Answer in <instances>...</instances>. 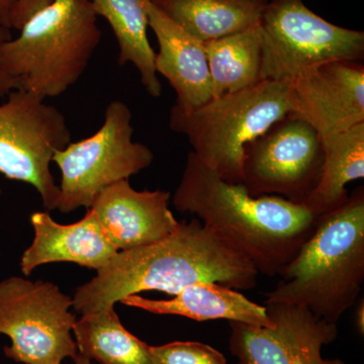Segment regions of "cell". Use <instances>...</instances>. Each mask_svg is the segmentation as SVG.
<instances>
[{"mask_svg":"<svg viewBox=\"0 0 364 364\" xmlns=\"http://www.w3.org/2000/svg\"><path fill=\"white\" fill-rule=\"evenodd\" d=\"M151 352L156 364H227L221 352L200 342H171L151 346Z\"/></svg>","mask_w":364,"mask_h":364,"instance_id":"obj_22","label":"cell"},{"mask_svg":"<svg viewBox=\"0 0 364 364\" xmlns=\"http://www.w3.org/2000/svg\"><path fill=\"white\" fill-rule=\"evenodd\" d=\"M172 203L179 213L196 215L269 277L296 257L318 218L306 205L277 196H253L243 183L223 181L193 151Z\"/></svg>","mask_w":364,"mask_h":364,"instance_id":"obj_2","label":"cell"},{"mask_svg":"<svg viewBox=\"0 0 364 364\" xmlns=\"http://www.w3.org/2000/svg\"><path fill=\"white\" fill-rule=\"evenodd\" d=\"M169 191H138L129 179L105 188L90 208L119 251L149 245L173 233L179 222L169 208Z\"/></svg>","mask_w":364,"mask_h":364,"instance_id":"obj_13","label":"cell"},{"mask_svg":"<svg viewBox=\"0 0 364 364\" xmlns=\"http://www.w3.org/2000/svg\"><path fill=\"white\" fill-rule=\"evenodd\" d=\"M203 44L212 80L213 98L246 90L263 80L259 25Z\"/></svg>","mask_w":364,"mask_h":364,"instance_id":"obj_20","label":"cell"},{"mask_svg":"<svg viewBox=\"0 0 364 364\" xmlns=\"http://www.w3.org/2000/svg\"><path fill=\"white\" fill-rule=\"evenodd\" d=\"M265 304L303 306L337 324L355 303L364 282V188L341 207L320 215L312 235L279 273Z\"/></svg>","mask_w":364,"mask_h":364,"instance_id":"obj_3","label":"cell"},{"mask_svg":"<svg viewBox=\"0 0 364 364\" xmlns=\"http://www.w3.org/2000/svg\"><path fill=\"white\" fill-rule=\"evenodd\" d=\"M263 80H291L333 61H363L364 33L334 25L303 0H268L260 21Z\"/></svg>","mask_w":364,"mask_h":364,"instance_id":"obj_7","label":"cell"},{"mask_svg":"<svg viewBox=\"0 0 364 364\" xmlns=\"http://www.w3.org/2000/svg\"><path fill=\"white\" fill-rule=\"evenodd\" d=\"M2 191L1 189H0V196H1Z\"/></svg>","mask_w":364,"mask_h":364,"instance_id":"obj_28","label":"cell"},{"mask_svg":"<svg viewBox=\"0 0 364 364\" xmlns=\"http://www.w3.org/2000/svg\"><path fill=\"white\" fill-rule=\"evenodd\" d=\"M7 97L0 105V174L31 184L46 210H57L60 191L51 162L71 143L65 117L31 91L14 90Z\"/></svg>","mask_w":364,"mask_h":364,"instance_id":"obj_9","label":"cell"},{"mask_svg":"<svg viewBox=\"0 0 364 364\" xmlns=\"http://www.w3.org/2000/svg\"><path fill=\"white\" fill-rule=\"evenodd\" d=\"M145 7L148 26L159 45L155 69L176 91L174 105L183 112L202 107L213 98L205 44L170 20L150 0Z\"/></svg>","mask_w":364,"mask_h":364,"instance_id":"obj_14","label":"cell"},{"mask_svg":"<svg viewBox=\"0 0 364 364\" xmlns=\"http://www.w3.org/2000/svg\"><path fill=\"white\" fill-rule=\"evenodd\" d=\"M74 364H92L91 363V359L85 358L82 354L78 353L73 359Z\"/></svg>","mask_w":364,"mask_h":364,"instance_id":"obj_27","label":"cell"},{"mask_svg":"<svg viewBox=\"0 0 364 364\" xmlns=\"http://www.w3.org/2000/svg\"><path fill=\"white\" fill-rule=\"evenodd\" d=\"M322 139L289 114L244 150L243 184L251 196H277L304 205L322 176Z\"/></svg>","mask_w":364,"mask_h":364,"instance_id":"obj_10","label":"cell"},{"mask_svg":"<svg viewBox=\"0 0 364 364\" xmlns=\"http://www.w3.org/2000/svg\"><path fill=\"white\" fill-rule=\"evenodd\" d=\"M131 122L128 105L114 100L107 105L104 124L97 133L55 153L53 162L61 170L57 210L68 214L90 208L105 188L152 164L154 155L150 148L134 142Z\"/></svg>","mask_w":364,"mask_h":364,"instance_id":"obj_6","label":"cell"},{"mask_svg":"<svg viewBox=\"0 0 364 364\" xmlns=\"http://www.w3.org/2000/svg\"><path fill=\"white\" fill-rule=\"evenodd\" d=\"M73 301L53 282L11 277L0 282V334L11 340L4 353L16 363L61 364L75 358Z\"/></svg>","mask_w":364,"mask_h":364,"instance_id":"obj_8","label":"cell"},{"mask_svg":"<svg viewBox=\"0 0 364 364\" xmlns=\"http://www.w3.org/2000/svg\"><path fill=\"white\" fill-rule=\"evenodd\" d=\"M97 16H102L111 26L119 44V66L133 64L140 74V80L152 97H159L162 85L155 69L156 52L147 36V0H90Z\"/></svg>","mask_w":364,"mask_h":364,"instance_id":"obj_18","label":"cell"},{"mask_svg":"<svg viewBox=\"0 0 364 364\" xmlns=\"http://www.w3.org/2000/svg\"><path fill=\"white\" fill-rule=\"evenodd\" d=\"M97 272L72 299L80 315L114 308L131 294L158 291L176 296L200 282L247 291L256 287L259 275L245 256L196 218L179 222L162 240L119 251Z\"/></svg>","mask_w":364,"mask_h":364,"instance_id":"obj_1","label":"cell"},{"mask_svg":"<svg viewBox=\"0 0 364 364\" xmlns=\"http://www.w3.org/2000/svg\"><path fill=\"white\" fill-rule=\"evenodd\" d=\"M165 16L202 42L259 25L268 0H150Z\"/></svg>","mask_w":364,"mask_h":364,"instance_id":"obj_17","label":"cell"},{"mask_svg":"<svg viewBox=\"0 0 364 364\" xmlns=\"http://www.w3.org/2000/svg\"><path fill=\"white\" fill-rule=\"evenodd\" d=\"M53 0H20L11 14V28L20 30L33 14L49 6Z\"/></svg>","mask_w":364,"mask_h":364,"instance_id":"obj_23","label":"cell"},{"mask_svg":"<svg viewBox=\"0 0 364 364\" xmlns=\"http://www.w3.org/2000/svg\"><path fill=\"white\" fill-rule=\"evenodd\" d=\"M121 303L156 315L181 316L196 321L226 318L258 327L273 326L265 306L253 303L237 289L218 284H193L172 299H149L131 294Z\"/></svg>","mask_w":364,"mask_h":364,"instance_id":"obj_16","label":"cell"},{"mask_svg":"<svg viewBox=\"0 0 364 364\" xmlns=\"http://www.w3.org/2000/svg\"><path fill=\"white\" fill-rule=\"evenodd\" d=\"M18 31L0 43V75L45 100L77 82L102 41L90 0H53Z\"/></svg>","mask_w":364,"mask_h":364,"instance_id":"obj_4","label":"cell"},{"mask_svg":"<svg viewBox=\"0 0 364 364\" xmlns=\"http://www.w3.org/2000/svg\"><path fill=\"white\" fill-rule=\"evenodd\" d=\"M322 139L324 165L317 188L305 205L314 214H327L348 200L346 186L364 177V123Z\"/></svg>","mask_w":364,"mask_h":364,"instance_id":"obj_19","label":"cell"},{"mask_svg":"<svg viewBox=\"0 0 364 364\" xmlns=\"http://www.w3.org/2000/svg\"><path fill=\"white\" fill-rule=\"evenodd\" d=\"M72 332L78 353L100 364H156L151 346L124 327L114 308L82 315Z\"/></svg>","mask_w":364,"mask_h":364,"instance_id":"obj_21","label":"cell"},{"mask_svg":"<svg viewBox=\"0 0 364 364\" xmlns=\"http://www.w3.org/2000/svg\"><path fill=\"white\" fill-rule=\"evenodd\" d=\"M289 90L291 80L264 79L193 111L173 105L169 127L188 138L193 152L223 181L243 183L244 150L291 114Z\"/></svg>","mask_w":364,"mask_h":364,"instance_id":"obj_5","label":"cell"},{"mask_svg":"<svg viewBox=\"0 0 364 364\" xmlns=\"http://www.w3.org/2000/svg\"><path fill=\"white\" fill-rule=\"evenodd\" d=\"M291 114L315 129L321 138L364 123V66L333 61L314 66L291 80Z\"/></svg>","mask_w":364,"mask_h":364,"instance_id":"obj_12","label":"cell"},{"mask_svg":"<svg viewBox=\"0 0 364 364\" xmlns=\"http://www.w3.org/2000/svg\"><path fill=\"white\" fill-rule=\"evenodd\" d=\"M31 223L35 237L21 259L26 277L40 265L53 262L76 263L97 270L119 252L90 208L74 224H59L47 212L33 213Z\"/></svg>","mask_w":364,"mask_h":364,"instance_id":"obj_15","label":"cell"},{"mask_svg":"<svg viewBox=\"0 0 364 364\" xmlns=\"http://www.w3.org/2000/svg\"><path fill=\"white\" fill-rule=\"evenodd\" d=\"M11 39H13V32H11V28H7L0 23V43ZM13 90L14 87L11 83L4 76L0 75V97H6Z\"/></svg>","mask_w":364,"mask_h":364,"instance_id":"obj_24","label":"cell"},{"mask_svg":"<svg viewBox=\"0 0 364 364\" xmlns=\"http://www.w3.org/2000/svg\"><path fill=\"white\" fill-rule=\"evenodd\" d=\"M265 308L272 327L230 322V351L238 364H346L322 356L323 346L338 336L337 324L303 306L272 303Z\"/></svg>","mask_w":364,"mask_h":364,"instance_id":"obj_11","label":"cell"},{"mask_svg":"<svg viewBox=\"0 0 364 364\" xmlns=\"http://www.w3.org/2000/svg\"><path fill=\"white\" fill-rule=\"evenodd\" d=\"M356 325H358V331L363 335L364 333V305L363 299L361 301L360 305L358 306L356 311Z\"/></svg>","mask_w":364,"mask_h":364,"instance_id":"obj_26","label":"cell"},{"mask_svg":"<svg viewBox=\"0 0 364 364\" xmlns=\"http://www.w3.org/2000/svg\"><path fill=\"white\" fill-rule=\"evenodd\" d=\"M20 0H0V23L7 28H11V18L14 7Z\"/></svg>","mask_w":364,"mask_h":364,"instance_id":"obj_25","label":"cell"}]
</instances>
